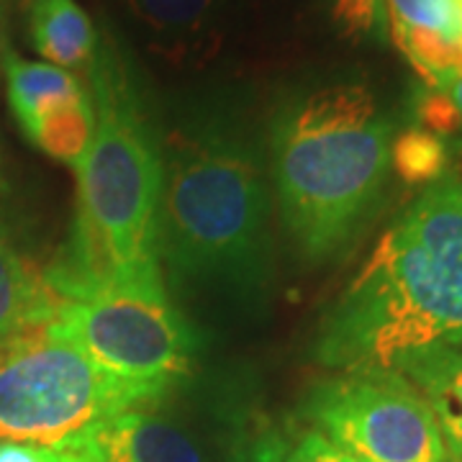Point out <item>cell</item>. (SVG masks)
<instances>
[{"label":"cell","instance_id":"obj_14","mask_svg":"<svg viewBox=\"0 0 462 462\" xmlns=\"http://www.w3.org/2000/svg\"><path fill=\"white\" fill-rule=\"evenodd\" d=\"M93 132H96V111H93V98L88 96V90L78 98L51 106L32 126L23 129L29 142L69 167L80 165L88 144L93 139Z\"/></svg>","mask_w":462,"mask_h":462},{"label":"cell","instance_id":"obj_19","mask_svg":"<svg viewBox=\"0 0 462 462\" xmlns=\"http://www.w3.org/2000/svg\"><path fill=\"white\" fill-rule=\"evenodd\" d=\"M416 114H419V121H421V129L437 134V136L455 134L462 129L460 111L455 108V103L439 88H431V93L419 98Z\"/></svg>","mask_w":462,"mask_h":462},{"label":"cell","instance_id":"obj_20","mask_svg":"<svg viewBox=\"0 0 462 462\" xmlns=\"http://www.w3.org/2000/svg\"><path fill=\"white\" fill-rule=\"evenodd\" d=\"M69 447H39L23 442H0V462H80Z\"/></svg>","mask_w":462,"mask_h":462},{"label":"cell","instance_id":"obj_25","mask_svg":"<svg viewBox=\"0 0 462 462\" xmlns=\"http://www.w3.org/2000/svg\"><path fill=\"white\" fill-rule=\"evenodd\" d=\"M0 51H3V50H0Z\"/></svg>","mask_w":462,"mask_h":462},{"label":"cell","instance_id":"obj_16","mask_svg":"<svg viewBox=\"0 0 462 462\" xmlns=\"http://www.w3.org/2000/svg\"><path fill=\"white\" fill-rule=\"evenodd\" d=\"M216 0H129L132 14L149 32L167 39L199 33L214 11Z\"/></svg>","mask_w":462,"mask_h":462},{"label":"cell","instance_id":"obj_10","mask_svg":"<svg viewBox=\"0 0 462 462\" xmlns=\"http://www.w3.org/2000/svg\"><path fill=\"white\" fill-rule=\"evenodd\" d=\"M401 373L424 398L449 457H462V345H437L403 357Z\"/></svg>","mask_w":462,"mask_h":462},{"label":"cell","instance_id":"obj_6","mask_svg":"<svg viewBox=\"0 0 462 462\" xmlns=\"http://www.w3.org/2000/svg\"><path fill=\"white\" fill-rule=\"evenodd\" d=\"M50 324L103 373L162 396L190 375L196 339L170 303L160 267L121 275L67 300Z\"/></svg>","mask_w":462,"mask_h":462},{"label":"cell","instance_id":"obj_18","mask_svg":"<svg viewBox=\"0 0 462 462\" xmlns=\"http://www.w3.org/2000/svg\"><path fill=\"white\" fill-rule=\"evenodd\" d=\"M281 462H360L357 457L346 455L345 449L329 442L324 434L309 430L298 437L291 447H278Z\"/></svg>","mask_w":462,"mask_h":462},{"label":"cell","instance_id":"obj_17","mask_svg":"<svg viewBox=\"0 0 462 462\" xmlns=\"http://www.w3.org/2000/svg\"><path fill=\"white\" fill-rule=\"evenodd\" d=\"M383 0H331V21L349 42H360L378 26Z\"/></svg>","mask_w":462,"mask_h":462},{"label":"cell","instance_id":"obj_2","mask_svg":"<svg viewBox=\"0 0 462 462\" xmlns=\"http://www.w3.org/2000/svg\"><path fill=\"white\" fill-rule=\"evenodd\" d=\"M393 124L365 85H327L285 111L273 136L281 216L298 249L321 263L349 247L378 203Z\"/></svg>","mask_w":462,"mask_h":462},{"label":"cell","instance_id":"obj_5","mask_svg":"<svg viewBox=\"0 0 462 462\" xmlns=\"http://www.w3.org/2000/svg\"><path fill=\"white\" fill-rule=\"evenodd\" d=\"M162 393L103 373L50 321L0 346V442L65 447Z\"/></svg>","mask_w":462,"mask_h":462},{"label":"cell","instance_id":"obj_4","mask_svg":"<svg viewBox=\"0 0 462 462\" xmlns=\"http://www.w3.org/2000/svg\"><path fill=\"white\" fill-rule=\"evenodd\" d=\"M264 185L239 149L188 144L172 154L157 211V252L180 275L254 282L264 257Z\"/></svg>","mask_w":462,"mask_h":462},{"label":"cell","instance_id":"obj_9","mask_svg":"<svg viewBox=\"0 0 462 462\" xmlns=\"http://www.w3.org/2000/svg\"><path fill=\"white\" fill-rule=\"evenodd\" d=\"M65 447L88 462H206L185 431L147 409L116 413Z\"/></svg>","mask_w":462,"mask_h":462},{"label":"cell","instance_id":"obj_11","mask_svg":"<svg viewBox=\"0 0 462 462\" xmlns=\"http://www.w3.org/2000/svg\"><path fill=\"white\" fill-rule=\"evenodd\" d=\"M62 306L65 300L51 291L44 273L18 257L0 229V346L51 321Z\"/></svg>","mask_w":462,"mask_h":462},{"label":"cell","instance_id":"obj_3","mask_svg":"<svg viewBox=\"0 0 462 462\" xmlns=\"http://www.w3.org/2000/svg\"><path fill=\"white\" fill-rule=\"evenodd\" d=\"M93 88L96 132L75 167L78 226L62 263L44 273L65 303L114 278L157 267L162 160L124 78L108 62L96 65Z\"/></svg>","mask_w":462,"mask_h":462},{"label":"cell","instance_id":"obj_23","mask_svg":"<svg viewBox=\"0 0 462 462\" xmlns=\"http://www.w3.org/2000/svg\"><path fill=\"white\" fill-rule=\"evenodd\" d=\"M445 462H462V457H449V455H447Z\"/></svg>","mask_w":462,"mask_h":462},{"label":"cell","instance_id":"obj_7","mask_svg":"<svg viewBox=\"0 0 462 462\" xmlns=\"http://www.w3.org/2000/svg\"><path fill=\"white\" fill-rule=\"evenodd\" d=\"M303 416L360 462H445L439 427L424 398L393 370L342 373L311 388Z\"/></svg>","mask_w":462,"mask_h":462},{"label":"cell","instance_id":"obj_24","mask_svg":"<svg viewBox=\"0 0 462 462\" xmlns=\"http://www.w3.org/2000/svg\"><path fill=\"white\" fill-rule=\"evenodd\" d=\"M80 457H83V455H80ZM80 462H88V460H85V457H83V460H80Z\"/></svg>","mask_w":462,"mask_h":462},{"label":"cell","instance_id":"obj_21","mask_svg":"<svg viewBox=\"0 0 462 462\" xmlns=\"http://www.w3.org/2000/svg\"><path fill=\"white\" fill-rule=\"evenodd\" d=\"M439 90H445L449 100L455 103V108L460 111V118H462V72H452V75H447L442 78V83L437 85Z\"/></svg>","mask_w":462,"mask_h":462},{"label":"cell","instance_id":"obj_22","mask_svg":"<svg viewBox=\"0 0 462 462\" xmlns=\"http://www.w3.org/2000/svg\"><path fill=\"white\" fill-rule=\"evenodd\" d=\"M249 462H281L278 460V447H267L263 452L252 455V460Z\"/></svg>","mask_w":462,"mask_h":462},{"label":"cell","instance_id":"obj_12","mask_svg":"<svg viewBox=\"0 0 462 462\" xmlns=\"http://www.w3.org/2000/svg\"><path fill=\"white\" fill-rule=\"evenodd\" d=\"M29 29L47 65L78 69L96 60L98 36L78 0H33Z\"/></svg>","mask_w":462,"mask_h":462},{"label":"cell","instance_id":"obj_8","mask_svg":"<svg viewBox=\"0 0 462 462\" xmlns=\"http://www.w3.org/2000/svg\"><path fill=\"white\" fill-rule=\"evenodd\" d=\"M391 36L430 88L462 72V0H383Z\"/></svg>","mask_w":462,"mask_h":462},{"label":"cell","instance_id":"obj_1","mask_svg":"<svg viewBox=\"0 0 462 462\" xmlns=\"http://www.w3.org/2000/svg\"><path fill=\"white\" fill-rule=\"evenodd\" d=\"M462 345V178L445 175L380 236L324 316L316 360L342 373L396 370L403 357Z\"/></svg>","mask_w":462,"mask_h":462},{"label":"cell","instance_id":"obj_15","mask_svg":"<svg viewBox=\"0 0 462 462\" xmlns=\"http://www.w3.org/2000/svg\"><path fill=\"white\" fill-rule=\"evenodd\" d=\"M391 165L406 185L427 188L445 178L447 144L442 136L411 126L391 142Z\"/></svg>","mask_w":462,"mask_h":462},{"label":"cell","instance_id":"obj_13","mask_svg":"<svg viewBox=\"0 0 462 462\" xmlns=\"http://www.w3.org/2000/svg\"><path fill=\"white\" fill-rule=\"evenodd\" d=\"M5 83H8L11 111L21 129L32 126L51 106L85 93L80 80L69 69L47 62H26L16 54L5 57Z\"/></svg>","mask_w":462,"mask_h":462}]
</instances>
